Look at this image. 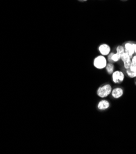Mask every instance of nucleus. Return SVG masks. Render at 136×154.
Listing matches in <instances>:
<instances>
[{
	"label": "nucleus",
	"instance_id": "obj_1",
	"mask_svg": "<svg viewBox=\"0 0 136 154\" xmlns=\"http://www.w3.org/2000/svg\"><path fill=\"white\" fill-rule=\"evenodd\" d=\"M112 90V88L110 84H105L100 87L97 90V95L102 98L109 96Z\"/></svg>",
	"mask_w": 136,
	"mask_h": 154
},
{
	"label": "nucleus",
	"instance_id": "obj_2",
	"mask_svg": "<svg viewBox=\"0 0 136 154\" xmlns=\"http://www.w3.org/2000/svg\"><path fill=\"white\" fill-rule=\"evenodd\" d=\"M107 59L104 55H99L94 60V66L98 69H102L106 68L107 65Z\"/></svg>",
	"mask_w": 136,
	"mask_h": 154
},
{
	"label": "nucleus",
	"instance_id": "obj_3",
	"mask_svg": "<svg viewBox=\"0 0 136 154\" xmlns=\"http://www.w3.org/2000/svg\"><path fill=\"white\" fill-rule=\"evenodd\" d=\"M124 48L125 52L128 53L131 58H133L134 54H135L134 47V43L132 42H128L126 43L124 45Z\"/></svg>",
	"mask_w": 136,
	"mask_h": 154
},
{
	"label": "nucleus",
	"instance_id": "obj_4",
	"mask_svg": "<svg viewBox=\"0 0 136 154\" xmlns=\"http://www.w3.org/2000/svg\"><path fill=\"white\" fill-rule=\"evenodd\" d=\"M98 50H99L100 54L104 56H107L109 55L111 51L110 47L107 44H101L99 47V48H98Z\"/></svg>",
	"mask_w": 136,
	"mask_h": 154
},
{
	"label": "nucleus",
	"instance_id": "obj_5",
	"mask_svg": "<svg viewBox=\"0 0 136 154\" xmlns=\"http://www.w3.org/2000/svg\"><path fill=\"white\" fill-rule=\"evenodd\" d=\"M110 94L115 99H118L123 95V90L121 87H116L111 92Z\"/></svg>",
	"mask_w": 136,
	"mask_h": 154
},
{
	"label": "nucleus",
	"instance_id": "obj_6",
	"mask_svg": "<svg viewBox=\"0 0 136 154\" xmlns=\"http://www.w3.org/2000/svg\"><path fill=\"white\" fill-rule=\"evenodd\" d=\"M110 107V102L107 100H102L99 102L97 104V108L101 111L106 110Z\"/></svg>",
	"mask_w": 136,
	"mask_h": 154
},
{
	"label": "nucleus",
	"instance_id": "obj_7",
	"mask_svg": "<svg viewBox=\"0 0 136 154\" xmlns=\"http://www.w3.org/2000/svg\"><path fill=\"white\" fill-rule=\"evenodd\" d=\"M121 59L120 56L116 53H110L108 55V60L110 62H117Z\"/></svg>",
	"mask_w": 136,
	"mask_h": 154
},
{
	"label": "nucleus",
	"instance_id": "obj_8",
	"mask_svg": "<svg viewBox=\"0 0 136 154\" xmlns=\"http://www.w3.org/2000/svg\"><path fill=\"white\" fill-rule=\"evenodd\" d=\"M129 69L132 72L136 71V55H133V58H131V64Z\"/></svg>",
	"mask_w": 136,
	"mask_h": 154
},
{
	"label": "nucleus",
	"instance_id": "obj_9",
	"mask_svg": "<svg viewBox=\"0 0 136 154\" xmlns=\"http://www.w3.org/2000/svg\"><path fill=\"white\" fill-rule=\"evenodd\" d=\"M105 68L106 69V71L109 74H112L114 72V65L112 63H107Z\"/></svg>",
	"mask_w": 136,
	"mask_h": 154
},
{
	"label": "nucleus",
	"instance_id": "obj_10",
	"mask_svg": "<svg viewBox=\"0 0 136 154\" xmlns=\"http://www.w3.org/2000/svg\"><path fill=\"white\" fill-rule=\"evenodd\" d=\"M119 71H114L112 73V80L115 83H119Z\"/></svg>",
	"mask_w": 136,
	"mask_h": 154
},
{
	"label": "nucleus",
	"instance_id": "obj_11",
	"mask_svg": "<svg viewBox=\"0 0 136 154\" xmlns=\"http://www.w3.org/2000/svg\"><path fill=\"white\" fill-rule=\"evenodd\" d=\"M116 54H118L120 56V57L121 56V55L125 52L124 48L123 45L117 46V47L116 49Z\"/></svg>",
	"mask_w": 136,
	"mask_h": 154
},
{
	"label": "nucleus",
	"instance_id": "obj_12",
	"mask_svg": "<svg viewBox=\"0 0 136 154\" xmlns=\"http://www.w3.org/2000/svg\"><path fill=\"white\" fill-rule=\"evenodd\" d=\"M126 73H127L128 76L129 77L134 78V77H136V71L132 72V71H131L129 69H126Z\"/></svg>",
	"mask_w": 136,
	"mask_h": 154
},
{
	"label": "nucleus",
	"instance_id": "obj_13",
	"mask_svg": "<svg viewBox=\"0 0 136 154\" xmlns=\"http://www.w3.org/2000/svg\"><path fill=\"white\" fill-rule=\"evenodd\" d=\"M124 67L126 69H128L130 68L131 64V59H129L128 60H126L124 62Z\"/></svg>",
	"mask_w": 136,
	"mask_h": 154
},
{
	"label": "nucleus",
	"instance_id": "obj_14",
	"mask_svg": "<svg viewBox=\"0 0 136 154\" xmlns=\"http://www.w3.org/2000/svg\"><path fill=\"white\" fill-rule=\"evenodd\" d=\"M124 75L123 72L120 71V74H119V83L120 82H122L124 81Z\"/></svg>",
	"mask_w": 136,
	"mask_h": 154
},
{
	"label": "nucleus",
	"instance_id": "obj_15",
	"mask_svg": "<svg viewBox=\"0 0 136 154\" xmlns=\"http://www.w3.org/2000/svg\"><path fill=\"white\" fill-rule=\"evenodd\" d=\"M134 47L135 54H136V43H134Z\"/></svg>",
	"mask_w": 136,
	"mask_h": 154
},
{
	"label": "nucleus",
	"instance_id": "obj_16",
	"mask_svg": "<svg viewBox=\"0 0 136 154\" xmlns=\"http://www.w3.org/2000/svg\"><path fill=\"white\" fill-rule=\"evenodd\" d=\"M81 1H87V0H81Z\"/></svg>",
	"mask_w": 136,
	"mask_h": 154
},
{
	"label": "nucleus",
	"instance_id": "obj_17",
	"mask_svg": "<svg viewBox=\"0 0 136 154\" xmlns=\"http://www.w3.org/2000/svg\"></svg>",
	"mask_w": 136,
	"mask_h": 154
}]
</instances>
